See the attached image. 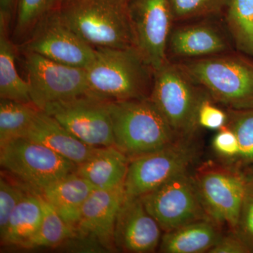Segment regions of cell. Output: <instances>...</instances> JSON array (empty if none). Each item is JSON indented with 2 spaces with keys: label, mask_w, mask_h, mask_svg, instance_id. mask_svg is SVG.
<instances>
[{
  "label": "cell",
  "mask_w": 253,
  "mask_h": 253,
  "mask_svg": "<svg viewBox=\"0 0 253 253\" xmlns=\"http://www.w3.org/2000/svg\"><path fill=\"white\" fill-rule=\"evenodd\" d=\"M86 68L87 94L107 101L150 98L154 70L134 46L96 48Z\"/></svg>",
  "instance_id": "cell-1"
},
{
  "label": "cell",
  "mask_w": 253,
  "mask_h": 253,
  "mask_svg": "<svg viewBox=\"0 0 253 253\" xmlns=\"http://www.w3.org/2000/svg\"><path fill=\"white\" fill-rule=\"evenodd\" d=\"M129 0H63V22L83 41L96 48L134 46Z\"/></svg>",
  "instance_id": "cell-2"
},
{
  "label": "cell",
  "mask_w": 253,
  "mask_h": 253,
  "mask_svg": "<svg viewBox=\"0 0 253 253\" xmlns=\"http://www.w3.org/2000/svg\"><path fill=\"white\" fill-rule=\"evenodd\" d=\"M215 103L228 109H253V62L231 52L175 61Z\"/></svg>",
  "instance_id": "cell-3"
},
{
  "label": "cell",
  "mask_w": 253,
  "mask_h": 253,
  "mask_svg": "<svg viewBox=\"0 0 253 253\" xmlns=\"http://www.w3.org/2000/svg\"><path fill=\"white\" fill-rule=\"evenodd\" d=\"M109 109L114 146L129 160L180 139L150 98L109 101Z\"/></svg>",
  "instance_id": "cell-4"
},
{
  "label": "cell",
  "mask_w": 253,
  "mask_h": 253,
  "mask_svg": "<svg viewBox=\"0 0 253 253\" xmlns=\"http://www.w3.org/2000/svg\"><path fill=\"white\" fill-rule=\"evenodd\" d=\"M209 96L174 61L155 71L150 99L180 139L192 138L199 126L200 106Z\"/></svg>",
  "instance_id": "cell-5"
},
{
  "label": "cell",
  "mask_w": 253,
  "mask_h": 253,
  "mask_svg": "<svg viewBox=\"0 0 253 253\" xmlns=\"http://www.w3.org/2000/svg\"><path fill=\"white\" fill-rule=\"evenodd\" d=\"M0 165L38 193L60 178L76 172L77 167L44 145L24 136L0 146Z\"/></svg>",
  "instance_id": "cell-6"
},
{
  "label": "cell",
  "mask_w": 253,
  "mask_h": 253,
  "mask_svg": "<svg viewBox=\"0 0 253 253\" xmlns=\"http://www.w3.org/2000/svg\"><path fill=\"white\" fill-rule=\"evenodd\" d=\"M194 177L208 217L234 232L247 195L246 176L233 166L209 163Z\"/></svg>",
  "instance_id": "cell-7"
},
{
  "label": "cell",
  "mask_w": 253,
  "mask_h": 253,
  "mask_svg": "<svg viewBox=\"0 0 253 253\" xmlns=\"http://www.w3.org/2000/svg\"><path fill=\"white\" fill-rule=\"evenodd\" d=\"M191 140L180 139L163 149L130 159L124 181L126 198H140L172 176L189 171L197 156Z\"/></svg>",
  "instance_id": "cell-8"
},
{
  "label": "cell",
  "mask_w": 253,
  "mask_h": 253,
  "mask_svg": "<svg viewBox=\"0 0 253 253\" xmlns=\"http://www.w3.org/2000/svg\"><path fill=\"white\" fill-rule=\"evenodd\" d=\"M140 198L164 232L209 218L189 171L172 176Z\"/></svg>",
  "instance_id": "cell-9"
},
{
  "label": "cell",
  "mask_w": 253,
  "mask_h": 253,
  "mask_svg": "<svg viewBox=\"0 0 253 253\" xmlns=\"http://www.w3.org/2000/svg\"><path fill=\"white\" fill-rule=\"evenodd\" d=\"M44 111L84 144L114 146L109 101L86 94L51 103Z\"/></svg>",
  "instance_id": "cell-10"
},
{
  "label": "cell",
  "mask_w": 253,
  "mask_h": 253,
  "mask_svg": "<svg viewBox=\"0 0 253 253\" xmlns=\"http://www.w3.org/2000/svg\"><path fill=\"white\" fill-rule=\"evenodd\" d=\"M30 96L41 111L56 101L87 94L85 68L56 62L33 52H25Z\"/></svg>",
  "instance_id": "cell-11"
},
{
  "label": "cell",
  "mask_w": 253,
  "mask_h": 253,
  "mask_svg": "<svg viewBox=\"0 0 253 253\" xmlns=\"http://www.w3.org/2000/svg\"><path fill=\"white\" fill-rule=\"evenodd\" d=\"M58 8L42 18L19 46L24 53H36L56 62L86 69L94 61L96 50L63 22Z\"/></svg>",
  "instance_id": "cell-12"
},
{
  "label": "cell",
  "mask_w": 253,
  "mask_h": 253,
  "mask_svg": "<svg viewBox=\"0 0 253 253\" xmlns=\"http://www.w3.org/2000/svg\"><path fill=\"white\" fill-rule=\"evenodd\" d=\"M134 46L154 70L169 61L168 39L174 21L169 0H129Z\"/></svg>",
  "instance_id": "cell-13"
},
{
  "label": "cell",
  "mask_w": 253,
  "mask_h": 253,
  "mask_svg": "<svg viewBox=\"0 0 253 253\" xmlns=\"http://www.w3.org/2000/svg\"><path fill=\"white\" fill-rule=\"evenodd\" d=\"M125 199L124 185L111 190L94 189L82 207L73 238L76 244L87 251H117L115 226Z\"/></svg>",
  "instance_id": "cell-14"
},
{
  "label": "cell",
  "mask_w": 253,
  "mask_h": 253,
  "mask_svg": "<svg viewBox=\"0 0 253 253\" xmlns=\"http://www.w3.org/2000/svg\"><path fill=\"white\" fill-rule=\"evenodd\" d=\"M162 231L145 208L141 198L125 199L115 226L114 241L117 251L154 252L159 248Z\"/></svg>",
  "instance_id": "cell-15"
},
{
  "label": "cell",
  "mask_w": 253,
  "mask_h": 253,
  "mask_svg": "<svg viewBox=\"0 0 253 253\" xmlns=\"http://www.w3.org/2000/svg\"><path fill=\"white\" fill-rule=\"evenodd\" d=\"M230 41L214 23L199 22L172 28L167 54L176 61L199 59L230 52Z\"/></svg>",
  "instance_id": "cell-16"
},
{
  "label": "cell",
  "mask_w": 253,
  "mask_h": 253,
  "mask_svg": "<svg viewBox=\"0 0 253 253\" xmlns=\"http://www.w3.org/2000/svg\"><path fill=\"white\" fill-rule=\"evenodd\" d=\"M23 136L44 145L76 166L90 157L96 149L78 139L56 120L41 110Z\"/></svg>",
  "instance_id": "cell-17"
},
{
  "label": "cell",
  "mask_w": 253,
  "mask_h": 253,
  "mask_svg": "<svg viewBox=\"0 0 253 253\" xmlns=\"http://www.w3.org/2000/svg\"><path fill=\"white\" fill-rule=\"evenodd\" d=\"M129 161L115 146L96 147L90 157L78 165L76 172L95 189H114L124 185Z\"/></svg>",
  "instance_id": "cell-18"
},
{
  "label": "cell",
  "mask_w": 253,
  "mask_h": 253,
  "mask_svg": "<svg viewBox=\"0 0 253 253\" xmlns=\"http://www.w3.org/2000/svg\"><path fill=\"white\" fill-rule=\"evenodd\" d=\"M94 189L86 179L74 172L49 184L40 194L75 230L82 207Z\"/></svg>",
  "instance_id": "cell-19"
},
{
  "label": "cell",
  "mask_w": 253,
  "mask_h": 253,
  "mask_svg": "<svg viewBox=\"0 0 253 253\" xmlns=\"http://www.w3.org/2000/svg\"><path fill=\"white\" fill-rule=\"evenodd\" d=\"M220 227L209 218L189 223L165 232L158 251L163 253H208L222 236Z\"/></svg>",
  "instance_id": "cell-20"
},
{
  "label": "cell",
  "mask_w": 253,
  "mask_h": 253,
  "mask_svg": "<svg viewBox=\"0 0 253 253\" xmlns=\"http://www.w3.org/2000/svg\"><path fill=\"white\" fill-rule=\"evenodd\" d=\"M9 25V21L0 16V98L33 104L29 83L18 73L16 46L8 36Z\"/></svg>",
  "instance_id": "cell-21"
},
{
  "label": "cell",
  "mask_w": 253,
  "mask_h": 253,
  "mask_svg": "<svg viewBox=\"0 0 253 253\" xmlns=\"http://www.w3.org/2000/svg\"><path fill=\"white\" fill-rule=\"evenodd\" d=\"M42 219L39 193L32 190L15 208L4 234L1 245L21 248L38 232Z\"/></svg>",
  "instance_id": "cell-22"
},
{
  "label": "cell",
  "mask_w": 253,
  "mask_h": 253,
  "mask_svg": "<svg viewBox=\"0 0 253 253\" xmlns=\"http://www.w3.org/2000/svg\"><path fill=\"white\" fill-rule=\"evenodd\" d=\"M39 194L42 208L41 226L38 232L21 246L23 249L57 247L76 235V231L63 220L57 211L40 193Z\"/></svg>",
  "instance_id": "cell-23"
},
{
  "label": "cell",
  "mask_w": 253,
  "mask_h": 253,
  "mask_svg": "<svg viewBox=\"0 0 253 253\" xmlns=\"http://www.w3.org/2000/svg\"><path fill=\"white\" fill-rule=\"evenodd\" d=\"M226 22L236 47L253 54V0H228Z\"/></svg>",
  "instance_id": "cell-24"
},
{
  "label": "cell",
  "mask_w": 253,
  "mask_h": 253,
  "mask_svg": "<svg viewBox=\"0 0 253 253\" xmlns=\"http://www.w3.org/2000/svg\"><path fill=\"white\" fill-rule=\"evenodd\" d=\"M39 111L33 104L1 99L0 146L24 136Z\"/></svg>",
  "instance_id": "cell-25"
},
{
  "label": "cell",
  "mask_w": 253,
  "mask_h": 253,
  "mask_svg": "<svg viewBox=\"0 0 253 253\" xmlns=\"http://www.w3.org/2000/svg\"><path fill=\"white\" fill-rule=\"evenodd\" d=\"M63 0H17L13 41L20 44L28 39L38 22L46 16L57 9Z\"/></svg>",
  "instance_id": "cell-26"
},
{
  "label": "cell",
  "mask_w": 253,
  "mask_h": 253,
  "mask_svg": "<svg viewBox=\"0 0 253 253\" xmlns=\"http://www.w3.org/2000/svg\"><path fill=\"white\" fill-rule=\"evenodd\" d=\"M228 110L226 125L235 133L240 146L236 163H253V109Z\"/></svg>",
  "instance_id": "cell-27"
},
{
  "label": "cell",
  "mask_w": 253,
  "mask_h": 253,
  "mask_svg": "<svg viewBox=\"0 0 253 253\" xmlns=\"http://www.w3.org/2000/svg\"><path fill=\"white\" fill-rule=\"evenodd\" d=\"M228 0H169L174 21H187L220 12Z\"/></svg>",
  "instance_id": "cell-28"
},
{
  "label": "cell",
  "mask_w": 253,
  "mask_h": 253,
  "mask_svg": "<svg viewBox=\"0 0 253 253\" xmlns=\"http://www.w3.org/2000/svg\"><path fill=\"white\" fill-rule=\"evenodd\" d=\"M27 186L9 180L2 174L0 178V236L4 234L15 208L32 191Z\"/></svg>",
  "instance_id": "cell-29"
},
{
  "label": "cell",
  "mask_w": 253,
  "mask_h": 253,
  "mask_svg": "<svg viewBox=\"0 0 253 253\" xmlns=\"http://www.w3.org/2000/svg\"><path fill=\"white\" fill-rule=\"evenodd\" d=\"M212 147L223 159L231 162H236L239 157L240 146L237 136L226 125L219 129L214 136Z\"/></svg>",
  "instance_id": "cell-30"
},
{
  "label": "cell",
  "mask_w": 253,
  "mask_h": 253,
  "mask_svg": "<svg viewBox=\"0 0 253 253\" xmlns=\"http://www.w3.org/2000/svg\"><path fill=\"white\" fill-rule=\"evenodd\" d=\"M214 102L210 96L203 101L200 106L198 121L199 126L219 130L226 126L228 114L227 112L216 106Z\"/></svg>",
  "instance_id": "cell-31"
},
{
  "label": "cell",
  "mask_w": 253,
  "mask_h": 253,
  "mask_svg": "<svg viewBox=\"0 0 253 253\" xmlns=\"http://www.w3.org/2000/svg\"><path fill=\"white\" fill-rule=\"evenodd\" d=\"M253 252V197L246 195L241 214L234 231Z\"/></svg>",
  "instance_id": "cell-32"
},
{
  "label": "cell",
  "mask_w": 253,
  "mask_h": 253,
  "mask_svg": "<svg viewBox=\"0 0 253 253\" xmlns=\"http://www.w3.org/2000/svg\"><path fill=\"white\" fill-rule=\"evenodd\" d=\"M209 253H248L251 249L235 234L221 236L216 244L208 251Z\"/></svg>",
  "instance_id": "cell-33"
},
{
  "label": "cell",
  "mask_w": 253,
  "mask_h": 253,
  "mask_svg": "<svg viewBox=\"0 0 253 253\" xmlns=\"http://www.w3.org/2000/svg\"><path fill=\"white\" fill-rule=\"evenodd\" d=\"M16 2L17 0H0V16L10 22L16 9Z\"/></svg>",
  "instance_id": "cell-34"
},
{
  "label": "cell",
  "mask_w": 253,
  "mask_h": 253,
  "mask_svg": "<svg viewBox=\"0 0 253 253\" xmlns=\"http://www.w3.org/2000/svg\"><path fill=\"white\" fill-rule=\"evenodd\" d=\"M247 179V194L253 197V174L250 177H246Z\"/></svg>",
  "instance_id": "cell-35"
},
{
  "label": "cell",
  "mask_w": 253,
  "mask_h": 253,
  "mask_svg": "<svg viewBox=\"0 0 253 253\" xmlns=\"http://www.w3.org/2000/svg\"></svg>",
  "instance_id": "cell-36"
}]
</instances>
